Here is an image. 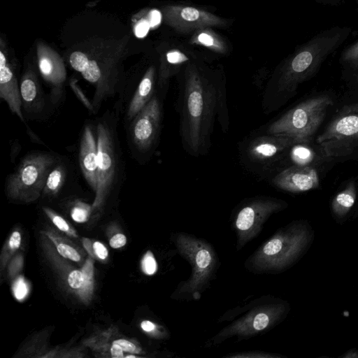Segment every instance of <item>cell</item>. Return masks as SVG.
Segmentation results:
<instances>
[{"label": "cell", "mask_w": 358, "mask_h": 358, "mask_svg": "<svg viewBox=\"0 0 358 358\" xmlns=\"http://www.w3.org/2000/svg\"><path fill=\"white\" fill-rule=\"evenodd\" d=\"M180 136L185 151L193 157L208 153L215 120L228 130L226 90L196 66L186 68L178 99Z\"/></svg>", "instance_id": "obj_1"}, {"label": "cell", "mask_w": 358, "mask_h": 358, "mask_svg": "<svg viewBox=\"0 0 358 358\" xmlns=\"http://www.w3.org/2000/svg\"><path fill=\"white\" fill-rule=\"evenodd\" d=\"M352 33L351 27L337 25L317 33L301 45L267 85L262 101L264 113L276 110L299 85L313 77Z\"/></svg>", "instance_id": "obj_2"}, {"label": "cell", "mask_w": 358, "mask_h": 358, "mask_svg": "<svg viewBox=\"0 0 358 358\" xmlns=\"http://www.w3.org/2000/svg\"><path fill=\"white\" fill-rule=\"evenodd\" d=\"M129 37L84 41L69 52L68 62L94 87L92 101L96 113L102 102L118 91L121 64L127 52Z\"/></svg>", "instance_id": "obj_3"}, {"label": "cell", "mask_w": 358, "mask_h": 358, "mask_svg": "<svg viewBox=\"0 0 358 358\" xmlns=\"http://www.w3.org/2000/svg\"><path fill=\"white\" fill-rule=\"evenodd\" d=\"M313 238L307 224H292L274 235L252 257V264L261 270L280 271L294 263L306 250Z\"/></svg>", "instance_id": "obj_4"}, {"label": "cell", "mask_w": 358, "mask_h": 358, "mask_svg": "<svg viewBox=\"0 0 358 358\" xmlns=\"http://www.w3.org/2000/svg\"><path fill=\"white\" fill-rule=\"evenodd\" d=\"M333 103L332 98L328 94L307 99L270 124L266 133L287 136L294 138L299 143L308 144Z\"/></svg>", "instance_id": "obj_5"}, {"label": "cell", "mask_w": 358, "mask_h": 358, "mask_svg": "<svg viewBox=\"0 0 358 358\" xmlns=\"http://www.w3.org/2000/svg\"><path fill=\"white\" fill-rule=\"evenodd\" d=\"M58 159L47 152L27 155L6 182L7 196L12 201L29 203L43 194L48 174Z\"/></svg>", "instance_id": "obj_6"}, {"label": "cell", "mask_w": 358, "mask_h": 358, "mask_svg": "<svg viewBox=\"0 0 358 358\" xmlns=\"http://www.w3.org/2000/svg\"><path fill=\"white\" fill-rule=\"evenodd\" d=\"M98 148L97 186L92 205L94 211L101 210L110 194L119 185L121 159L117 138L112 124L99 121L96 128Z\"/></svg>", "instance_id": "obj_7"}, {"label": "cell", "mask_w": 358, "mask_h": 358, "mask_svg": "<svg viewBox=\"0 0 358 358\" xmlns=\"http://www.w3.org/2000/svg\"><path fill=\"white\" fill-rule=\"evenodd\" d=\"M43 252L63 282L77 299L88 306L94 296L95 287L94 260L88 256L80 269L76 268L57 252L51 241L41 232Z\"/></svg>", "instance_id": "obj_8"}, {"label": "cell", "mask_w": 358, "mask_h": 358, "mask_svg": "<svg viewBox=\"0 0 358 358\" xmlns=\"http://www.w3.org/2000/svg\"><path fill=\"white\" fill-rule=\"evenodd\" d=\"M296 144L299 142L293 138L267 134L251 139L243 146L241 161L250 171L266 173Z\"/></svg>", "instance_id": "obj_9"}, {"label": "cell", "mask_w": 358, "mask_h": 358, "mask_svg": "<svg viewBox=\"0 0 358 358\" xmlns=\"http://www.w3.org/2000/svg\"><path fill=\"white\" fill-rule=\"evenodd\" d=\"M316 141L328 157H344L358 148V113L340 114Z\"/></svg>", "instance_id": "obj_10"}, {"label": "cell", "mask_w": 358, "mask_h": 358, "mask_svg": "<svg viewBox=\"0 0 358 358\" xmlns=\"http://www.w3.org/2000/svg\"><path fill=\"white\" fill-rule=\"evenodd\" d=\"M162 122V104L159 97L155 94L131 121L130 138L137 152L151 154L159 137Z\"/></svg>", "instance_id": "obj_11"}, {"label": "cell", "mask_w": 358, "mask_h": 358, "mask_svg": "<svg viewBox=\"0 0 358 358\" xmlns=\"http://www.w3.org/2000/svg\"><path fill=\"white\" fill-rule=\"evenodd\" d=\"M283 201L269 197L250 199L238 211L235 226L240 235V241H246L260 229V226L273 213L284 208Z\"/></svg>", "instance_id": "obj_12"}, {"label": "cell", "mask_w": 358, "mask_h": 358, "mask_svg": "<svg viewBox=\"0 0 358 358\" xmlns=\"http://www.w3.org/2000/svg\"><path fill=\"white\" fill-rule=\"evenodd\" d=\"M178 244L180 252L193 264L192 277L182 289L194 292L207 282L215 265V257L209 246L189 236H180Z\"/></svg>", "instance_id": "obj_13"}, {"label": "cell", "mask_w": 358, "mask_h": 358, "mask_svg": "<svg viewBox=\"0 0 358 358\" xmlns=\"http://www.w3.org/2000/svg\"><path fill=\"white\" fill-rule=\"evenodd\" d=\"M0 98L25 123L15 66L10 57L6 41L2 37L0 38Z\"/></svg>", "instance_id": "obj_14"}, {"label": "cell", "mask_w": 358, "mask_h": 358, "mask_svg": "<svg viewBox=\"0 0 358 358\" xmlns=\"http://www.w3.org/2000/svg\"><path fill=\"white\" fill-rule=\"evenodd\" d=\"M38 67L43 80L52 87L53 100L57 101L62 95L66 79V70L61 56L42 41L36 44Z\"/></svg>", "instance_id": "obj_15"}, {"label": "cell", "mask_w": 358, "mask_h": 358, "mask_svg": "<svg viewBox=\"0 0 358 358\" xmlns=\"http://www.w3.org/2000/svg\"><path fill=\"white\" fill-rule=\"evenodd\" d=\"M163 12L165 22L180 31L224 24L222 20L217 16L190 6H166L164 8Z\"/></svg>", "instance_id": "obj_16"}, {"label": "cell", "mask_w": 358, "mask_h": 358, "mask_svg": "<svg viewBox=\"0 0 358 358\" xmlns=\"http://www.w3.org/2000/svg\"><path fill=\"white\" fill-rule=\"evenodd\" d=\"M271 183L282 190L300 193L317 188L320 178L312 166L294 164L278 173Z\"/></svg>", "instance_id": "obj_17"}, {"label": "cell", "mask_w": 358, "mask_h": 358, "mask_svg": "<svg viewBox=\"0 0 358 358\" xmlns=\"http://www.w3.org/2000/svg\"><path fill=\"white\" fill-rule=\"evenodd\" d=\"M113 333L111 327L100 335L89 338L85 344L101 357L126 358L128 355L138 356L143 353L136 341L120 336L114 338Z\"/></svg>", "instance_id": "obj_18"}, {"label": "cell", "mask_w": 358, "mask_h": 358, "mask_svg": "<svg viewBox=\"0 0 358 358\" xmlns=\"http://www.w3.org/2000/svg\"><path fill=\"white\" fill-rule=\"evenodd\" d=\"M284 310L285 306L282 305L261 308L231 325L226 334L247 336L262 331L279 319Z\"/></svg>", "instance_id": "obj_19"}, {"label": "cell", "mask_w": 358, "mask_h": 358, "mask_svg": "<svg viewBox=\"0 0 358 358\" xmlns=\"http://www.w3.org/2000/svg\"><path fill=\"white\" fill-rule=\"evenodd\" d=\"M98 148L96 136L92 127H85L79 148V163L83 175L89 186L95 192L97 186Z\"/></svg>", "instance_id": "obj_20"}, {"label": "cell", "mask_w": 358, "mask_h": 358, "mask_svg": "<svg viewBox=\"0 0 358 358\" xmlns=\"http://www.w3.org/2000/svg\"><path fill=\"white\" fill-rule=\"evenodd\" d=\"M20 89L22 110L33 117L41 115L45 107V96L38 78L31 68L22 75Z\"/></svg>", "instance_id": "obj_21"}, {"label": "cell", "mask_w": 358, "mask_h": 358, "mask_svg": "<svg viewBox=\"0 0 358 358\" xmlns=\"http://www.w3.org/2000/svg\"><path fill=\"white\" fill-rule=\"evenodd\" d=\"M156 70L153 66L145 72L129 102L127 120L131 122L155 95Z\"/></svg>", "instance_id": "obj_22"}, {"label": "cell", "mask_w": 358, "mask_h": 358, "mask_svg": "<svg viewBox=\"0 0 358 358\" xmlns=\"http://www.w3.org/2000/svg\"><path fill=\"white\" fill-rule=\"evenodd\" d=\"M41 232L51 241L59 255L71 262L84 264L87 252L85 249L54 229L48 228Z\"/></svg>", "instance_id": "obj_23"}, {"label": "cell", "mask_w": 358, "mask_h": 358, "mask_svg": "<svg viewBox=\"0 0 358 358\" xmlns=\"http://www.w3.org/2000/svg\"><path fill=\"white\" fill-rule=\"evenodd\" d=\"M357 198L355 181H350L345 187L335 195L331 201V210L338 217L345 216L354 206Z\"/></svg>", "instance_id": "obj_24"}, {"label": "cell", "mask_w": 358, "mask_h": 358, "mask_svg": "<svg viewBox=\"0 0 358 358\" xmlns=\"http://www.w3.org/2000/svg\"><path fill=\"white\" fill-rule=\"evenodd\" d=\"M67 172L65 164L58 159L48 174L42 196H56L66 182Z\"/></svg>", "instance_id": "obj_25"}, {"label": "cell", "mask_w": 358, "mask_h": 358, "mask_svg": "<svg viewBox=\"0 0 358 358\" xmlns=\"http://www.w3.org/2000/svg\"><path fill=\"white\" fill-rule=\"evenodd\" d=\"M345 72L358 78V40L346 46L339 57Z\"/></svg>", "instance_id": "obj_26"}, {"label": "cell", "mask_w": 358, "mask_h": 358, "mask_svg": "<svg viewBox=\"0 0 358 358\" xmlns=\"http://www.w3.org/2000/svg\"><path fill=\"white\" fill-rule=\"evenodd\" d=\"M22 241L21 234L18 230L13 231L6 240L0 255V271L2 272L13 255L20 247Z\"/></svg>", "instance_id": "obj_27"}, {"label": "cell", "mask_w": 358, "mask_h": 358, "mask_svg": "<svg viewBox=\"0 0 358 358\" xmlns=\"http://www.w3.org/2000/svg\"><path fill=\"white\" fill-rule=\"evenodd\" d=\"M307 144H296L290 149V156L292 161L297 165H311L315 154Z\"/></svg>", "instance_id": "obj_28"}, {"label": "cell", "mask_w": 358, "mask_h": 358, "mask_svg": "<svg viewBox=\"0 0 358 358\" xmlns=\"http://www.w3.org/2000/svg\"><path fill=\"white\" fill-rule=\"evenodd\" d=\"M42 209L49 220L60 231L68 236L78 238L76 229L62 215L48 207L43 206Z\"/></svg>", "instance_id": "obj_29"}, {"label": "cell", "mask_w": 358, "mask_h": 358, "mask_svg": "<svg viewBox=\"0 0 358 358\" xmlns=\"http://www.w3.org/2000/svg\"><path fill=\"white\" fill-rule=\"evenodd\" d=\"M93 212L92 205L83 201L76 199L71 203L70 215L76 222H87Z\"/></svg>", "instance_id": "obj_30"}, {"label": "cell", "mask_w": 358, "mask_h": 358, "mask_svg": "<svg viewBox=\"0 0 358 358\" xmlns=\"http://www.w3.org/2000/svg\"><path fill=\"white\" fill-rule=\"evenodd\" d=\"M148 10L145 9L141 10L131 18L133 31L138 38L145 37L148 31L152 29Z\"/></svg>", "instance_id": "obj_31"}, {"label": "cell", "mask_w": 358, "mask_h": 358, "mask_svg": "<svg viewBox=\"0 0 358 358\" xmlns=\"http://www.w3.org/2000/svg\"><path fill=\"white\" fill-rule=\"evenodd\" d=\"M196 43L208 47L215 51L224 52L225 48L222 42L213 33L202 31L196 35Z\"/></svg>", "instance_id": "obj_32"}, {"label": "cell", "mask_w": 358, "mask_h": 358, "mask_svg": "<svg viewBox=\"0 0 358 358\" xmlns=\"http://www.w3.org/2000/svg\"><path fill=\"white\" fill-rule=\"evenodd\" d=\"M30 286L25 278L20 275L15 278L12 284V292L16 300L22 301L29 295Z\"/></svg>", "instance_id": "obj_33"}, {"label": "cell", "mask_w": 358, "mask_h": 358, "mask_svg": "<svg viewBox=\"0 0 358 358\" xmlns=\"http://www.w3.org/2000/svg\"><path fill=\"white\" fill-rule=\"evenodd\" d=\"M141 270L148 275H152L157 271V264L155 258L151 251H147L143 255L141 262Z\"/></svg>", "instance_id": "obj_34"}, {"label": "cell", "mask_w": 358, "mask_h": 358, "mask_svg": "<svg viewBox=\"0 0 358 358\" xmlns=\"http://www.w3.org/2000/svg\"><path fill=\"white\" fill-rule=\"evenodd\" d=\"M94 259L106 262L108 257V250L103 243L99 241H92V256Z\"/></svg>", "instance_id": "obj_35"}, {"label": "cell", "mask_w": 358, "mask_h": 358, "mask_svg": "<svg viewBox=\"0 0 358 358\" xmlns=\"http://www.w3.org/2000/svg\"><path fill=\"white\" fill-rule=\"evenodd\" d=\"M167 63L171 66H179L189 60L188 57L179 50H170L166 55Z\"/></svg>", "instance_id": "obj_36"}, {"label": "cell", "mask_w": 358, "mask_h": 358, "mask_svg": "<svg viewBox=\"0 0 358 358\" xmlns=\"http://www.w3.org/2000/svg\"><path fill=\"white\" fill-rule=\"evenodd\" d=\"M69 84H70L71 89L73 90L74 93L77 96V97L85 105V106L90 110V112L95 113L92 103L90 102L87 99V98L86 97L85 94L83 93V91L78 85L77 80L74 78H72V79H71Z\"/></svg>", "instance_id": "obj_37"}, {"label": "cell", "mask_w": 358, "mask_h": 358, "mask_svg": "<svg viewBox=\"0 0 358 358\" xmlns=\"http://www.w3.org/2000/svg\"><path fill=\"white\" fill-rule=\"evenodd\" d=\"M23 257L22 254L15 255L8 264V273L10 278H14L22 268Z\"/></svg>", "instance_id": "obj_38"}, {"label": "cell", "mask_w": 358, "mask_h": 358, "mask_svg": "<svg viewBox=\"0 0 358 358\" xmlns=\"http://www.w3.org/2000/svg\"><path fill=\"white\" fill-rule=\"evenodd\" d=\"M127 241V237L124 234L117 233L110 238L109 245L112 248L118 249L124 247Z\"/></svg>", "instance_id": "obj_39"}, {"label": "cell", "mask_w": 358, "mask_h": 358, "mask_svg": "<svg viewBox=\"0 0 358 358\" xmlns=\"http://www.w3.org/2000/svg\"><path fill=\"white\" fill-rule=\"evenodd\" d=\"M148 17L151 24V29L157 28L162 21V13L156 9H150L148 10Z\"/></svg>", "instance_id": "obj_40"}, {"label": "cell", "mask_w": 358, "mask_h": 358, "mask_svg": "<svg viewBox=\"0 0 358 358\" xmlns=\"http://www.w3.org/2000/svg\"><path fill=\"white\" fill-rule=\"evenodd\" d=\"M141 327L143 331L150 334H155L157 331V325L150 320H143L141 323Z\"/></svg>", "instance_id": "obj_41"}, {"label": "cell", "mask_w": 358, "mask_h": 358, "mask_svg": "<svg viewBox=\"0 0 358 358\" xmlns=\"http://www.w3.org/2000/svg\"><path fill=\"white\" fill-rule=\"evenodd\" d=\"M358 113V102L344 106L341 110V114Z\"/></svg>", "instance_id": "obj_42"}, {"label": "cell", "mask_w": 358, "mask_h": 358, "mask_svg": "<svg viewBox=\"0 0 358 358\" xmlns=\"http://www.w3.org/2000/svg\"><path fill=\"white\" fill-rule=\"evenodd\" d=\"M315 2L325 6H339L342 4L343 0H314Z\"/></svg>", "instance_id": "obj_43"}, {"label": "cell", "mask_w": 358, "mask_h": 358, "mask_svg": "<svg viewBox=\"0 0 358 358\" xmlns=\"http://www.w3.org/2000/svg\"><path fill=\"white\" fill-rule=\"evenodd\" d=\"M343 358H358V351L355 350H351L345 353L341 356Z\"/></svg>", "instance_id": "obj_44"}, {"label": "cell", "mask_w": 358, "mask_h": 358, "mask_svg": "<svg viewBox=\"0 0 358 358\" xmlns=\"http://www.w3.org/2000/svg\"><path fill=\"white\" fill-rule=\"evenodd\" d=\"M355 2H356V5H357V9H358V0H355Z\"/></svg>", "instance_id": "obj_45"}]
</instances>
